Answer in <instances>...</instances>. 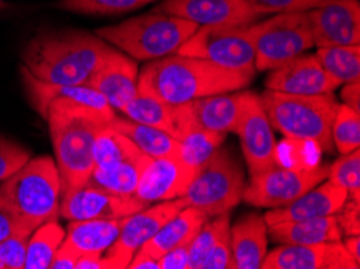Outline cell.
Returning <instances> with one entry per match:
<instances>
[{
    "label": "cell",
    "instance_id": "obj_1",
    "mask_svg": "<svg viewBox=\"0 0 360 269\" xmlns=\"http://www.w3.org/2000/svg\"><path fill=\"white\" fill-rule=\"evenodd\" d=\"M115 51L112 44L86 31H42L26 44L23 68L49 84L87 86Z\"/></svg>",
    "mask_w": 360,
    "mask_h": 269
},
{
    "label": "cell",
    "instance_id": "obj_2",
    "mask_svg": "<svg viewBox=\"0 0 360 269\" xmlns=\"http://www.w3.org/2000/svg\"><path fill=\"white\" fill-rule=\"evenodd\" d=\"M252 79L254 74L225 68L210 60L173 53L146 65L138 78V89L172 105H181L195 98L239 91Z\"/></svg>",
    "mask_w": 360,
    "mask_h": 269
},
{
    "label": "cell",
    "instance_id": "obj_3",
    "mask_svg": "<svg viewBox=\"0 0 360 269\" xmlns=\"http://www.w3.org/2000/svg\"><path fill=\"white\" fill-rule=\"evenodd\" d=\"M199 26L160 10L134 16L120 25L103 26L96 34L134 60H159L178 52Z\"/></svg>",
    "mask_w": 360,
    "mask_h": 269
},
{
    "label": "cell",
    "instance_id": "obj_4",
    "mask_svg": "<svg viewBox=\"0 0 360 269\" xmlns=\"http://www.w3.org/2000/svg\"><path fill=\"white\" fill-rule=\"evenodd\" d=\"M270 124L292 140L314 142L325 152H333L331 124L340 107L330 94L297 96L266 89L260 96Z\"/></svg>",
    "mask_w": 360,
    "mask_h": 269
},
{
    "label": "cell",
    "instance_id": "obj_5",
    "mask_svg": "<svg viewBox=\"0 0 360 269\" xmlns=\"http://www.w3.org/2000/svg\"><path fill=\"white\" fill-rule=\"evenodd\" d=\"M44 118L51 129L62 194L86 185L94 169L96 136L108 123L56 105L47 108Z\"/></svg>",
    "mask_w": 360,
    "mask_h": 269
},
{
    "label": "cell",
    "instance_id": "obj_6",
    "mask_svg": "<svg viewBox=\"0 0 360 269\" xmlns=\"http://www.w3.org/2000/svg\"><path fill=\"white\" fill-rule=\"evenodd\" d=\"M0 197L32 229L57 219L62 200V179L51 157L30 158L0 185Z\"/></svg>",
    "mask_w": 360,
    "mask_h": 269
},
{
    "label": "cell",
    "instance_id": "obj_7",
    "mask_svg": "<svg viewBox=\"0 0 360 269\" xmlns=\"http://www.w3.org/2000/svg\"><path fill=\"white\" fill-rule=\"evenodd\" d=\"M245 178L231 152L218 150L195 174L188 189L179 197L184 206L198 208L209 218L230 213L243 200Z\"/></svg>",
    "mask_w": 360,
    "mask_h": 269
},
{
    "label": "cell",
    "instance_id": "obj_8",
    "mask_svg": "<svg viewBox=\"0 0 360 269\" xmlns=\"http://www.w3.org/2000/svg\"><path fill=\"white\" fill-rule=\"evenodd\" d=\"M255 71H271L314 47L307 12L278 13L250 25Z\"/></svg>",
    "mask_w": 360,
    "mask_h": 269
},
{
    "label": "cell",
    "instance_id": "obj_9",
    "mask_svg": "<svg viewBox=\"0 0 360 269\" xmlns=\"http://www.w3.org/2000/svg\"><path fill=\"white\" fill-rule=\"evenodd\" d=\"M176 53L205 58L225 68L255 74V52L250 25L200 26Z\"/></svg>",
    "mask_w": 360,
    "mask_h": 269
},
{
    "label": "cell",
    "instance_id": "obj_10",
    "mask_svg": "<svg viewBox=\"0 0 360 269\" xmlns=\"http://www.w3.org/2000/svg\"><path fill=\"white\" fill-rule=\"evenodd\" d=\"M328 171L330 166L289 168L275 163L265 171L250 176L243 199L260 208L285 206L328 178Z\"/></svg>",
    "mask_w": 360,
    "mask_h": 269
},
{
    "label": "cell",
    "instance_id": "obj_11",
    "mask_svg": "<svg viewBox=\"0 0 360 269\" xmlns=\"http://www.w3.org/2000/svg\"><path fill=\"white\" fill-rule=\"evenodd\" d=\"M184 208L181 199L165 200L152 208H144L134 215L123 219V226L105 254L102 255L103 269H123L128 268L131 258L134 256L147 240L157 234L168 219L173 218Z\"/></svg>",
    "mask_w": 360,
    "mask_h": 269
},
{
    "label": "cell",
    "instance_id": "obj_12",
    "mask_svg": "<svg viewBox=\"0 0 360 269\" xmlns=\"http://www.w3.org/2000/svg\"><path fill=\"white\" fill-rule=\"evenodd\" d=\"M21 73L32 105L42 117H46L47 108L52 105L68 108L105 123H110L117 117L107 98L89 86H56L34 78L26 68H21Z\"/></svg>",
    "mask_w": 360,
    "mask_h": 269
},
{
    "label": "cell",
    "instance_id": "obj_13",
    "mask_svg": "<svg viewBox=\"0 0 360 269\" xmlns=\"http://www.w3.org/2000/svg\"><path fill=\"white\" fill-rule=\"evenodd\" d=\"M234 133L241 139L243 153L250 176L265 171L278 163L274 129L260 97L252 92H248L245 96L243 114Z\"/></svg>",
    "mask_w": 360,
    "mask_h": 269
},
{
    "label": "cell",
    "instance_id": "obj_14",
    "mask_svg": "<svg viewBox=\"0 0 360 269\" xmlns=\"http://www.w3.org/2000/svg\"><path fill=\"white\" fill-rule=\"evenodd\" d=\"M147 208L136 195L108 194L86 184L62 194L58 215L68 221L84 219H120Z\"/></svg>",
    "mask_w": 360,
    "mask_h": 269
},
{
    "label": "cell",
    "instance_id": "obj_15",
    "mask_svg": "<svg viewBox=\"0 0 360 269\" xmlns=\"http://www.w3.org/2000/svg\"><path fill=\"white\" fill-rule=\"evenodd\" d=\"M315 47L352 46L360 41L359 0H326L307 12Z\"/></svg>",
    "mask_w": 360,
    "mask_h": 269
},
{
    "label": "cell",
    "instance_id": "obj_16",
    "mask_svg": "<svg viewBox=\"0 0 360 269\" xmlns=\"http://www.w3.org/2000/svg\"><path fill=\"white\" fill-rule=\"evenodd\" d=\"M157 10L193 21L199 27L244 26L262 18L248 0H163Z\"/></svg>",
    "mask_w": 360,
    "mask_h": 269
},
{
    "label": "cell",
    "instance_id": "obj_17",
    "mask_svg": "<svg viewBox=\"0 0 360 269\" xmlns=\"http://www.w3.org/2000/svg\"><path fill=\"white\" fill-rule=\"evenodd\" d=\"M262 269H359L341 240L314 245L281 244L266 254Z\"/></svg>",
    "mask_w": 360,
    "mask_h": 269
},
{
    "label": "cell",
    "instance_id": "obj_18",
    "mask_svg": "<svg viewBox=\"0 0 360 269\" xmlns=\"http://www.w3.org/2000/svg\"><path fill=\"white\" fill-rule=\"evenodd\" d=\"M266 89L297 96L330 94L338 89V82L330 78L315 55L299 57L271 70L265 81Z\"/></svg>",
    "mask_w": 360,
    "mask_h": 269
},
{
    "label": "cell",
    "instance_id": "obj_19",
    "mask_svg": "<svg viewBox=\"0 0 360 269\" xmlns=\"http://www.w3.org/2000/svg\"><path fill=\"white\" fill-rule=\"evenodd\" d=\"M195 169L178 157L149 158L141 174L136 197L144 203L179 199L193 181Z\"/></svg>",
    "mask_w": 360,
    "mask_h": 269
},
{
    "label": "cell",
    "instance_id": "obj_20",
    "mask_svg": "<svg viewBox=\"0 0 360 269\" xmlns=\"http://www.w3.org/2000/svg\"><path fill=\"white\" fill-rule=\"evenodd\" d=\"M122 113L136 123L154 126L178 140L194 129L184 103L172 105L143 89H138V94L122 108Z\"/></svg>",
    "mask_w": 360,
    "mask_h": 269
},
{
    "label": "cell",
    "instance_id": "obj_21",
    "mask_svg": "<svg viewBox=\"0 0 360 269\" xmlns=\"http://www.w3.org/2000/svg\"><path fill=\"white\" fill-rule=\"evenodd\" d=\"M346 200V189L330 183V181H326V183L321 181L320 184L305 192L299 199L288 203V205L271 208L264 218L266 226H274V224L285 221H301V219L330 216L336 215Z\"/></svg>",
    "mask_w": 360,
    "mask_h": 269
},
{
    "label": "cell",
    "instance_id": "obj_22",
    "mask_svg": "<svg viewBox=\"0 0 360 269\" xmlns=\"http://www.w3.org/2000/svg\"><path fill=\"white\" fill-rule=\"evenodd\" d=\"M138 65L117 48L87 86L105 97L115 112H122L138 94Z\"/></svg>",
    "mask_w": 360,
    "mask_h": 269
},
{
    "label": "cell",
    "instance_id": "obj_23",
    "mask_svg": "<svg viewBox=\"0 0 360 269\" xmlns=\"http://www.w3.org/2000/svg\"><path fill=\"white\" fill-rule=\"evenodd\" d=\"M248 92H225L186 102L188 114L193 128L215 131V133H234L241 118Z\"/></svg>",
    "mask_w": 360,
    "mask_h": 269
},
{
    "label": "cell",
    "instance_id": "obj_24",
    "mask_svg": "<svg viewBox=\"0 0 360 269\" xmlns=\"http://www.w3.org/2000/svg\"><path fill=\"white\" fill-rule=\"evenodd\" d=\"M266 229L265 218L257 213H248L230 228L234 269H259L262 266L269 254Z\"/></svg>",
    "mask_w": 360,
    "mask_h": 269
},
{
    "label": "cell",
    "instance_id": "obj_25",
    "mask_svg": "<svg viewBox=\"0 0 360 269\" xmlns=\"http://www.w3.org/2000/svg\"><path fill=\"white\" fill-rule=\"evenodd\" d=\"M207 219H209V216L198 210V208L184 206L181 211H178L173 218L168 219L157 230L154 237L147 240L138 251H143L147 256L159 260L160 256L174 249V247L189 244Z\"/></svg>",
    "mask_w": 360,
    "mask_h": 269
},
{
    "label": "cell",
    "instance_id": "obj_26",
    "mask_svg": "<svg viewBox=\"0 0 360 269\" xmlns=\"http://www.w3.org/2000/svg\"><path fill=\"white\" fill-rule=\"evenodd\" d=\"M266 232L278 244L314 245L325 242H338L342 239L336 216H321L301 221H285L269 226Z\"/></svg>",
    "mask_w": 360,
    "mask_h": 269
},
{
    "label": "cell",
    "instance_id": "obj_27",
    "mask_svg": "<svg viewBox=\"0 0 360 269\" xmlns=\"http://www.w3.org/2000/svg\"><path fill=\"white\" fill-rule=\"evenodd\" d=\"M123 219L124 218L72 221L65 240L72 244L81 255H103L118 237Z\"/></svg>",
    "mask_w": 360,
    "mask_h": 269
},
{
    "label": "cell",
    "instance_id": "obj_28",
    "mask_svg": "<svg viewBox=\"0 0 360 269\" xmlns=\"http://www.w3.org/2000/svg\"><path fill=\"white\" fill-rule=\"evenodd\" d=\"M112 128H115L120 133H123L133 144L139 148L141 152L146 153L150 158L160 157H178L179 153V140L174 139L170 134L154 128L136 123L129 118H118L115 117L110 123Z\"/></svg>",
    "mask_w": 360,
    "mask_h": 269
},
{
    "label": "cell",
    "instance_id": "obj_29",
    "mask_svg": "<svg viewBox=\"0 0 360 269\" xmlns=\"http://www.w3.org/2000/svg\"><path fill=\"white\" fill-rule=\"evenodd\" d=\"M149 158L150 157H147L146 153H141L139 157L120 163L115 168H94L87 184L92 185V188L105 190L108 194L134 195L136 189H138L141 174H143Z\"/></svg>",
    "mask_w": 360,
    "mask_h": 269
},
{
    "label": "cell",
    "instance_id": "obj_30",
    "mask_svg": "<svg viewBox=\"0 0 360 269\" xmlns=\"http://www.w3.org/2000/svg\"><path fill=\"white\" fill-rule=\"evenodd\" d=\"M92 153H94V168L110 169L120 163L139 157L143 152L123 133L107 124L97 133Z\"/></svg>",
    "mask_w": 360,
    "mask_h": 269
},
{
    "label": "cell",
    "instance_id": "obj_31",
    "mask_svg": "<svg viewBox=\"0 0 360 269\" xmlns=\"http://www.w3.org/2000/svg\"><path fill=\"white\" fill-rule=\"evenodd\" d=\"M32 232L34 234L30 235L26 249L25 269H49L53 255L65 240L67 230L60 226L57 219H51Z\"/></svg>",
    "mask_w": 360,
    "mask_h": 269
},
{
    "label": "cell",
    "instance_id": "obj_32",
    "mask_svg": "<svg viewBox=\"0 0 360 269\" xmlns=\"http://www.w3.org/2000/svg\"><path fill=\"white\" fill-rule=\"evenodd\" d=\"M315 57L326 73L330 74V78L335 79L340 86L360 79L359 44L319 47Z\"/></svg>",
    "mask_w": 360,
    "mask_h": 269
},
{
    "label": "cell",
    "instance_id": "obj_33",
    "mask_svg": "<svg viewBox=\"0 0 360 269\" xmlns=\"http://www.w3.org/2000/svg\"><path fill=\"white\" fill-rule=\"evenodd\" d=\"M225 142V133L194 128L179 139L178 158L188 166L198 169L204 164Z\"/></svg>",
    "mask_w": 360,
    "mask_h": 269
},
{
    "label": "cell",
    "instance_id": "obj_34",
    "mask_svg": "<svg viewBox=\"0 0 360 269\" xmlns=\"http://www.w3.org/2000/svg\"><path fill=\"white\" fill-rule=\"evenodd\" d=\"M331 139L340 153H349L360 147V113L340 103L331 124Z\"/></svg>",
    "mask_w": 360,
    "mask_h": 269
},
{
    "label": "cell",
    "instance_id": "obj_35",
    "mask_svg": "<svg viewBox=\"0 0 360 269\" xmlns=\"http://www.w3.org/2000/svg\"><path fill=\"white\" fill-rule=\"evenodd\" d=\"M152 2L155 0H60L57 8L83 15H120Z\"/></svg>",
    "mask_w": 360,
    "mask_h": 269
},
{
    "label": "cell",
    "instance_id": "obj_36",
    "mask_svg": "<svg viewBox=\"0 0 360 269\" xmlns=\"http://www.w3.org/2000/svg\"><path fill=\"white\" fill-rule=\"evenodd\" d=\"M330 183L346 189L349 199L360 200V152L356 150L345 153L340 160L330 168L328 178Z\"/></svg>",
    "mask_w": 360,
    "mask_h": 269
},
{
    "label": "cell",
    "instance_id": "obj_37",
    "mask_svg": "<svg viewBox=\"0 0 360 269\" xmlns=\"http://www.w3.org/2000/svg\"><path fill=\"white\" fill-rule=\"evenodd\" d=\"M228 221H230V213L214 216V219L209 218L202 224V228L195 232L189 244V269H202L218 232H220L223 224Z\"/></svg>",
    "mask_w": 360,
    "mask_h": 269
},
{
    "label": "cell",
    "instance_id": "obj_38",
    "mask_svg": "<svg viewBox=\"0 0 360 269\" xmlns=\"http://www.w3.org/2000/svg\"><path fill=\"white\" fill-rule=\"evenodd\" d=\"M30 158V150L0 134V183L18 171Z\"/></svg>",
    "mask_w": 360,
    "mask_h": 269
},
{
    "label": "cell",
    "instance_id": "obj_39",
    "mask_svg": "<svg viewBox=\"0 0 360 269\" xmlns=\"http://www.w3.org/2000/svg\"><path fill=\"white\" fill-rule=\"evenodd\" d=\"M230 228V221L223 224L214 245H212L209 255L205 258L202 269H234Z\"/></svg>",
    "mask_w": 360,
    "mask_h": 269
},
{
    "label": "cell",
    "instance_id": "obj_40",
    "mask_svg": "<svg viewBox=\"0 0 360 269\" xmlns=\"http://www.w3.org/2000/svg\"><path fill=\"white\" fill-rule=\"evenodd\" d=\"M326 0H248V4L262 16L269 13H292V12H309L319 7Z\"/></svg>",
    "mask_w": 360,
    "mask_h": 269
},
{
    "label": "cell",
    "instance_id": "obj_41",
    "mask_svg": "<svg viewBox=\"0 0 360 269\" xmlns=\"http://www.w3.org/2000/svg\"><path fill=\"white\" fill-rule=\"evenodd\" d=\"M30 235H10L0 242V269H25Z\"/></svg>",
    "mask_w": 360,
    "mask_h": 269
},
{
    "label": "cell",
    "instance_id": "obj_42",
    "mask_svg": "<svg viewBox=\"0 0 360 269\" xmlns=\"http://www.w3.org/2000/svg\"><path fill=\"white\" fill-rule=\"evenodd\" d=\"M32 229L28 223L23 221L0 197V242L10 235H31Z\"/></svg>",
    "mask_w": 360,
    "mask_h": 269
},
{
    "label": "cell",
    "instance_id": "obj_43",
    "mask_svg": "<svg viewBox=\"0 0 360 269\" xmlns=\"http://www.w3.org/2000/svg\"><path fill=\"white\" fill-rule=\"evenodd\" d=\"M360 208L359 200L349 199L345 202V205L340 208L336 213L338 226L341 229L342 235H359L360 234V218H359Z\"/></svg>",
    "mask_w": 360,
    "mask_h": 269
},
{
    "label": "cell",
    "instance_id": "obj_44",
    "mask_svg": "<svg viewBox=\"0 0 360 269\" xmlns=\"http://www.w3.org/2000/svg\"><path fill=\"white\" fill-rule=\"evenodd\" d=\"M189 244L174 247L160 256L159 269H189Z\"/></svg>",
    "mask_w": 360,
    "mask_h": 269
},
{
    "label": "cell",
    "instance_id": "obj_45",
    "mask_svg": "<svg viewBox=\"0 0 360 269\" xmlns=\"http://www.w3.org/2000/svg\"><path fill=\"white\" fill-rule=\"evenodd\" d=\"M79 256V251L76 250L72 244H68L67 240H63L62 245L58 247V250L52 258L51 269H75L76 261H78Z\"/></svg>",
    "mask_w": 360,
    "mask_h": 269
},
{
    "label": "cell",
    "instance_id": "obj_46",
    "mask_svg": "<svg viewBox=\"0 0 360 269\" xmlns=\"http://www.w3.org/2000/svg\"><path fill=\"white\" fill-rule=\"evenodd\" d=\"M341 98L345 105L351 107L354 112L360 113V82L352 81L345 84L341 91Z\"/></svg>",
    "mask_w": 360,
    "mask_h": 269
},
{
    "label": "cell",
    "instance_id": "obj_47",
    "mask_svg": "<svg viewBox=\"0 0 360 269\" xmlns=\"http://www.w3.org/2000/svg\"><path fill=\"white\" fill-rule=\"evenodd\" d=\"M129 269H159V260L147 256L143 251H136L134 256L131 258Z\"/></svg>",
    "mask_w": 360,
    "mask_h": 269
},
{
    "label": "cell",
    "instance_id": "obj_48",
    "mask_svg": "<svg viewBox=\"0 0 360 269\" xmlns=\"http://www.w3.org/2000/svg\"><path fill=\"white\" fill-rule=\"evenodd\" d=\"M75 269H103L102 255H81L76 261Z\"/></svg>",
    "mask_w": 360,
    "mask_h": 269
},
{
    "label": "cell",
    "instance_id": "obj_49",
    "mask_svg": "<svg viewBox=\"0 0 360 269\" xmlns=\"http://www.w3.org/2000/svg\"><path fill=\"white\" fill-rule=\"evenodd\" d=\"M342 245H345L346 251L351 255L352 260L360 266V239H359V235H346Z\"/></svg>",
    "mask_w": 360,
    "mask_h": 269
}]
</instances>
